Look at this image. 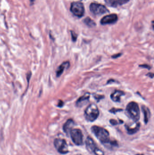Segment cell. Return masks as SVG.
I'll return each mask as SVG.
<instances>
[{"mask_svg":"<svg viewBox=\"0 0 154 155\" xmlns=\"http://www.w3.org/2000/svg\"><path fill=\"white\" fill-rule=\"evenodd\" d=\"M91 131L99 142L105 146L111 141L109 132L105 128L95 125L91 127Z\"/></svg>","mask_w":154,"mask_h":155,"instance_id":"cell-1","label":"cell"},{"mask_svg":"<svg viewBox=\"0 0 154 155\" xmlns=\"http://www.w3.org/2000/svg\"><path fill=\"white\" fill-rule=\"evenodd\" d=\"M126 114L134 122H137L140 118V111L139 106L135 102L128 103L126 108Z\"/></svg>","mask_w":154,"mask_h":155,"instance_id":"cell-2","label":"cell"},{"mask_svg":"<svg viewBox=\"0 0 154 155\" xmlns=\"http://www.w3.org/2000/svg\"><path fill=\"white\" fill-rule=\"evenodd\" d=\"M99 115L98 107L95 104H90L84 112L85 119L88 122H93L96 121L99 116Z\"/></svg>","mask_w":154,"mask_h":155,"instance_id":"cell-3","label":"cell"},{"mask_svg":"<svg viewBox=\"0 0 154 155\" xmlns=\"http://www.w3.org/2000/svg\"><path fill=\"white\" fill-rule=\"evenodd\" d=\"M86 148L89 152L95 155H105V153L99 148L93 139L90 137H87L85 142Z\"/></svg>","mask_w":154,"mask_h":155,"instance_id":"cell-4","label":"cell"},{"mask_svg":"<svg viewBox=\"0 0 154 155\" xmlns=\"http://www.w3.org/2000/svg\"><path fill=\"white\" fill-rule=\"evenodd\" d=\"M54 147L58 153L62 155L67 154L69 153L68 146L67 141L62 138H56L54 140Z\"/></svg>","mask_w":154,"mask_h":155,"instance_id":"cell-5","label":"cell"},{"mask_svg":"<svg viewBox=\"0 0 154 155\" xmlns=\"http://www.w3.org/2000/svg\"><path fill=\"white\" fill-rule=\"evenodd\" d=\"M72 142L77 146L83 144V135L82 131L79 128L71 129L70 132Z\"/></svg>","mask_w":154,"mask_h":155,"instance_id":"cell-6","label":"cell"},{"mask_svg":"<svg viewBox=\"0 0 154 155\" xmlns=\"http://www.w3.org/2000/svg\"><path fill=\"white\" fill-rule=\"evenodd\" d=\"M71 12L77 17H82L85 13V8L82 3L74 2L71 5Z\"/></svg>","mask_w":154,"mask_h":155,"instance_id":"cell-7","label":"cell"},{"mask_svg":"<svg viewBox=\"0 0 154 155\" xmlns=\"http://www.w3.org/2000/svg\"><path fill=\"white\" fill-rule=\"evenodd\" d=\"M90 9L93 14L96 15H102L108 12L107 8L105 5L96 3H92L90 5Z\"/></svg>","mask_w":154,"mask_h":155,"instance_id":"cell-8","label":"cell"},{"mask_svg":"<svg viewBox=\"0 0 154 155\" xmlns=\"http://www.w3.org/2000/svg\"><path fill=\"white\" fill-rule=\"evenodd\" d=\"M118 19V15L115 14H112L104 16L101 20L100 23L101 24L108 25L112 24L115 23L116 22Z\"/></svg>","mask_w":154,"mask_h":155,"instance_id":"cell-9","label":"cell"},{"mask_svg":"<svg viewBox=\"0 0 154 155\" xmlns=\"http://www.w3.org/2000/svg\"><path fill=\"white\" fill-rule=\"evenodd\" d=\"M90 94L89 93H86L82 96L80 97L76 102V106L77 107H81L86 105L90 101Z\"/></svg>","mask_w":154,"mask_h":155,"instance_id":"cell-10","label":"cell"},{"mask_svg":"<svg viewBox=\"0 0 154 155\" xmlns=\"http://www.w3.org/2000/svg\"><path fill=\"white\" fill-rule=\"evenodd\" d=\"M140 127L141 124L138 122H135L134 124L131 125L127 124L125 125L127 132L129 135H134L136 134L140 129Z\"/></svg>","mask_w":154,"mask_h":155,"instance_id":"cell-11","label":"cell"},{"mask_svg":"<svg viewBox=\"0 0 154 155\" xmlns=\"http://www.w3.org/2000/svg\"><path fill=\"white\" fill-rule=\"evenodd\" d=\"M75 126V122L72 119H69L67 120V122L64 124L63 126V132L68 136L70 132L71 129H73V127Z\"/></svg>","mask_w":154,"mask_h":155,"instance_id":"cell-12","label":"cell"},{"mask_svg":"<svg viewBox=\"0 0 154 155\" xmlns=\"http://www.w3.org/2000/svg\"><path fill=\"white\" fill-rule=\"evenodd\" d=\"M125 94L124 91L116 90L110 95V98L114 102H119L120 101L121 97L125 95Z\"/></svg>","mask_w":154,"mask_h":155,"instance_id":"cell-13","label":"cell"},{"mask_svg":"<svg viewBox=\"0 0 154 155\" xmlns=\"http://www.w3.org/2000/svg\"><path fill=\"white\" fill-rule=\"evenodd\" d=\"M129 0H106V3L109 6L116 7L123 5L129 2Z\"/></svg>","mask_w":154,"mask_h":155,"instance_id":"cell-14","label":"cell"},{"mask_svg":"<svg viewBox=\"0 0 154 155\" xmlns=\"http://www.w3.org/2000/svg\"><path fill=\"white\" fill-rule=\"evenodd\" d=\"M70 66V62L69 61H65L62 63L57 69L56 71V76L57 77H59L63 74L65 69H68Z\"/></svg>","mask_w":154,"mask_h":155,"instance_id":"cell-15","label":"cell"},{"mask_svg":"<svg viewBox=\"0 0 154 155\" xmlns=\"http://www.w3.org/2000/svg\"><path fill=\"white\" fill-rule=\"evenodd\" d=\"M142 109L144 116V121L145 124H147L151 117V112L149 108L145 105L142 106Z\"/></svg>","mask_w":154,"mask_h":155,"instance_id":"cell-16","label":"cell"},{"mask_svg":"<svg viewBox=\"0 0 154 155\" xmlns=\"http://www.w3.org/2000/svg\"><path fill=\"white\" fill-rule=\"evenodd\" d=\"M84 23L89 27H92L96 26V23L90 17H87L84 20Z\"/></svg>","mask_w":154,"mask_h":155,"instance_id":"cell-17","label":"cell"},{"mask_svg":"<svg viewBox=\"0 0 154 155\" xmlns=\"http://www.w3.org/2000/svg\"><path fill=\"white\" fill-rule=\"evenodd\" d=\"M110 124L113 126L117 125L119 124H122L124 123V121L123 120H119V121L115 120V119H111L109 120Z\"/></svg>","mask_w":154,"mask_h":155,"instance_id":"cell-18","label":"cell"},{"mask_svg":"<svg viewBox=\"0 0 154 155\" xmlns=\"http://www.w3.org/2000/svg\"><path fill=\"white\" fill-rule=\"evenodd\" d=\"M71 39H72V41L73 42H76L77 41V35L73 31H71Z\"/></svg>","mask_w":154,"mask_h":155,"instance_id":"cell-19","label":"cell"},{"mask_svg":"<svg viewBox=\"0 0 154 155\" xmlns=\"http://www.w3.org/2000/svg\"><path fill=\"white\" fill-rule=\"evenodd\" d=\"M123 111V109H120V108H116L115 107H113L112 109L109 110V112L112 114H116L117 112H121Z\"/></svg>","mask_w":154,"mask_h":155,"instance_id":"cell-20","label":"cell"},{"mask_svg":"<svg viewBox=\"0 0 154 155\" xmlns=\"http://www.w3.org/2000/svg\"><path fill=\"white\" fill-rule=\"evenodd\" d=\"M94 98L96 99V100L97 101V102H99L100 100L103 99L105 97L104 95H100L98 94H95V95L94 96Z\"/></svg>","mask_w":154,"mask_h":155,"instance_id":"cell-21","label":"cell"},{"mask_svg":"<svg viewBox=\"0 0 154 155\" xmlns=\"http://www.w3.org/2000/svg\"><path fill=\"white\" fill-rule=\"evenodd\" d=\"M139 66L140 67H142V68H146V69H148V70L151 69V67L149 65L146 64H141V65H139Z\"/></svg>","mask_w":154,"mask_h":155,"instance_id":"cell-22","label":"cell"},{"mask_svg":"<svg viewBox=\"0 0 154 155\" xmlns=\"http://www.w3.org/2000/svg\"><path fill=\"white\" fill-rule=\"evenodd\" d=\"M32 73L31 72H29L28 74H27V81H28V84H29V81H30V78L31 77Z\"/></svg>","mask_w":154,"mask_h":155,"instance_id":"cell-23","label":"cell"},{"mask_svg":"<svg viewBox=\"0 0 154 155\" xmlns=\"http://www.w3.org/2000/svg\"><path fill=\"white\" fill-rule=\"evenodd\" d=\"M122 54V53L117 54H114V55H112V58H113V59H117V58L120 57Z\"/></svg>","mask_w":154,"mask_h":155,"instance_id":"cell-24","label":"cell"},{"mask_svg":"<svg viewBox=\"0 0 154 155\" xmlns=\"http://www.w3.org/2000/svg\"><path fill=\"white\" fill-rule=\"evenodd\" d=\"M64 105V102L61 100H59L58 103V107H62Z\"/></svg>","mask_w":154,"mask_h":155,"instance_id":"cell-25","label":"cell"},{"mask_svg":"<svg viewBox=\"0 0 154 155\" xmlns=\"http://www.w3.org/2000/svg\"><path fill=\"white\" fill-rule=\"evenodd\" d=\"M146 76H149L151 78H153L154 77V74L153 73H149L146 74Z\"/></svg>","mask_w":154,"mask_h":155,"instance_id":"cell-26","label":"cell"},{"mask_svg":"<svg viewBox=\"0 0 154 155\" xmlns=\"http://www.w3.org/2000/svg\"><path fill=\"white\" fill-rule=\"evenodd\" d=\"M115 80H114V79H110V80H108V84H110V83H112V82H115Z\"/></svg>","mask_w":154,"mask_h":155,"instance_id":"cell-27","label":"cell"},{"mask_svg":"<svg viewBox=\"0 0 154 155\" xmlns=\"http://www.w3.org/2000/svg\"><path fill=\"white\" fill-rule=\"evenodd\" d=\"M30 1L31 5H33V3H34L35 0H30Z\"/></svg>","mask_w":154,"mask_h":155,"instance_id":"cell-28","label":"cell"},{"mask_svg":"<svg viewBox=\"0 0 154 155\" xmlns=\"http://www.w3.org/2000/svg\"><path fill=\"white\" fill-rule=\"evenodd\" d=\"M136 155H144V154H137Z\"/></svg>","mask_w":154,"mask_h":155,"instance_id":"cell-29","label":"cell"},{"mask_svg":"<svg viewBox=\"0 0 154 155\" xmlns=\"http://www.w3.org/2000/svg\"><path fill=\"white\" fill-rule=\"evenodd\" d=\"M81 155L77 154V155Z\"/></svg>","mask_w":154,"mask_h":155,"instance_id":"cell-30","label":"cell"}]
</instances>
